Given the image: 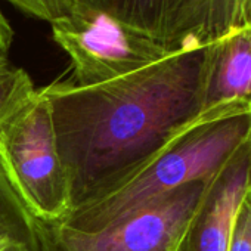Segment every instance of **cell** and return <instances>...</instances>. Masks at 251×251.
Returning a JSON list of instances; mask_svg holds the SVG:
<instances>
[{"mask_svg":"<svg viewBox=\"0 0 251 251\" xmlns=\"http://www.w3.org/2000/svg\"><path fill=\"white\" fill-rule=\"evenodd\" d=\"M250 191H251V183H250Z\"/></svg>","mask_w":251,"mask_h":251,"instance_id":"cell-17","label":"cell"},{"mask_svg":"<svg viewBox=\"0 0 251 251\" xmlns=\"http://www.w3.org/2000/svg\"><path fill=\"white\" fill-rule=\"evenodd\" d=\"M251 139V105L230 100L201 111L127 179L71 211L59 225L96 232L214 176Z\"/></svg>","mask_w":251,"mask_h":251,"instance_id":"cell-2","label":"cell"},{"mask_svg":"<svg viewBox=\"0 0 251 251\" xmlns=\"http://www.w3.org/2000/svg\"><path fill=\"white\" fill-rule=\"evenodd\" d=\"M21 12L45 23H55L73 14L80 5L95 0H8Z\"/></svg>","mask_w":251,"mask_h":251,"instance_id":"cell-12","label":"cell"},{"mask_svg":"<svg viewBox=\"0 0 251 251\" xmlns=\"http://www.w3.org/2000/svg\"><path fill=\"white\" fill-rule=\"evenodd\" d=\"M95 3L172 50L200 48L194 45L198 0H95Z\"/></svg>","mask_w":251,"mask_h":251,"instance_id":"cell-8","label":"cell"},{"mask_svg":"<svg viewBox=\"0 0 251 251\" xmlns=\"http://www.w3.org/2000/svg\"><path fill=\"white\" fill-rule=\"evenodd\" d=\"M40 251V222L25 208L0 166V244Z\"/></svg>","mask_w":251,"mask_h":251,"instance_id":"cell-10","label":"cell"},{"mask_svg":"<svg viewBox=\"0 0 251 251\" xmlns=\"http://www.w3.org/2000/svg\"><path fill=\"white\" fill-rule=\"evenodd\" d=\"M12 42H14V30L8 23L6 17L3 15L2 9H0V56L2 58H8Z\"/></svg>","mask_w":251,"mask_h":251,"instance_id":"cell-14","label":"cell"},{"mask_svg":"<svg viewBox=\"0 0 251 251\" xmlns=\"http://www.w3.org/2000/svg\"><path fill=\"white\" fill-rule=\"evenodd\" d=\"M0 166L37 222L61 225L71 214L70 182L42 89L0 120Z\"/></svg>","mask_w":251,"mask_h":251,"instance_id":"cell-3","label":"cell"},{"mask_svg":"<svg viewBox=\"0 0 251 251\" xmlns=\"http://www.w3.org/2000/svg\"><path fill=\"white\" fill-rule=\"evenodd\" d=\"M230 100L251 105V25L232 28L205 45L202 111Z\"/></svg>","mask_w":251,"mask_h":251,"instance_id":"cell-7","label":"cell"},{"mask_svg":"<svg viewBox=\"0 0 251 251\" xmlns=\"http://www.w3.org/2000/svg\"><path fill=\"white\" fill-rule=\"evenodd\" d=\"M36 90L30 74L23 68L11 65L0 75V120L17 109Z\"/></svg>","mask_w":251,"mask_h":251,"instance_id":"cell-11","label":"cell"},{"mask_svg":"<svg viewBox=\"0 0 251 251\" xmlns=\"http://www.w3.org/2000/svg\"><path fill=\"white\" fill-rule=\"evenodd\" d=\"M11 67V64H9V59L8 58H2L0 56V75H2L8 68Z\"/></svg>","mask_w":251,"mask_h":251,"instance_id":"cell-16","label":"cell"},{"mask_svg":"<svg viewBox=\"0 0 251 251\" xmlns=\"http://www.w3.org/2000/svg\"><path fill=\"white\" fill-rule=\"evenodd\" d=\"M50 30L52 39L71 61V83L83 87L129 75L173 52L115 20L95 2H86L52 23Z\"/></svg>","mask_w":251,"mask_h":251,"instance_id":"cell-4","label":"cell"},{"mask_svg":"<svg viewBox=\"0 0 251 251\" xmlns=\"http://www.w3.org/2000/svg\"><path fill=\"white\" fill-rule=\"evenodd\" d=\"M204 50L177 49L96 86L55 81L42 87L73 210L139 170L202 111Z\"/></svg>","mask_w":251,"mask_h":251,"instance_id":"cell-1","label":"cell"},{"mask_svg":"<svg viewBox=\"0 0 251 251\" xmlns=\"http://www.w3.org/2000/svg\"><path fill=\"white\" fill-rule=\"evenodd\" d=\"M242 25H251V0H198L194 45L205 46Z\"/></svg>","mask_w":251,"mask_h":251,"instance_id":"cell-9","label":"cell"},{"mask_svg":"<svg viewBox=\"0 0 251 251\" xmlns=\"http://www.w3.org/2000/svg\"><path fill=\"white\" fill-rule=\"evenodd\" d=\"M251 183V139L208 179L172 251H226L238 205Z\"/></svg>","mask_w":251,"mask_h":251,"instance_id":"cell-6","label":"cell"},{"mask_svg":"<svg viewBox=\"0 0 251 251\" xmlns=\"http://www.w3.org/2000/svg\"><path fill=\"white\" fill-rule=\"evenodd\" d=\"M226 251H251V191L242 197L230 232Z\"/></svg>","mask_w":251,"mask_h":251,"instance_id":"cell-13","label":"cell"},{"mask_svg":"<svg viewBox=\"0 0 251 251\" xmlns=\"http://www.w3.org/2000/svg\"><path fill=\"white\" fill-rule=\"evenodd\" d=\"M207 182L179 188L96 232L40 223V251H172Z\"/></svg>","mask_w":251,"mask_h":251,"instance_id":"cell-5","label":"cell"},{"mask_svg":"<svg viewBox=\"0 0 251 251\" xmlns=\"http://www.w3.org/2000/svg\"><path fill=\"white\" fill-rule=\"evenodd\" d=\"M0 251H28V250H25L24 247H21L18 244L6 242V244H0Z\"/></svg>","mask_w":251,"mask_h":251,"instance_id":"cell-15","label":"cell"}]
</instances>
